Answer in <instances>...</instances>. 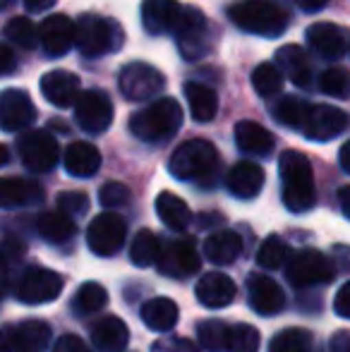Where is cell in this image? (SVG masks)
I'll list each match as a JSON object with an SVG mask.
<instances>
[{
  "mask_svg": "<svg viewBox=\"0 0 350 352\" xmlns=\"http://www.w3.org/2000/svg\"><path fill=\"white\" fill-rule=\"evenodd\" d=\"M278 173H281V197L288 211L305 213L317 201V187H314V175L309 158L300 151L281 153L278 158Z\"/></svg>",
  "mask_w": 350,
  "mask_h": 352,
  "instance_id": "obj_1",
  "label": "cell"
},
{
  "mask_svg": "<svg viewBox=\"0 0 350 352\" xmlns=\"http://www.w3.org/2000/svg\"><path fill=\"white\" fill-rule=\"evenodd\" d=\"M219 151L206 140H190L171 153L168 170L180 182H199L211 185L219 173Z\"/></svg>",
  "mask_w": 350,
  "mask_h": 352,
  "instance_id": "obj_2",
  "label": "cell"
},
{
  "mask_svg": "<svg viewBox=\"0 0 350 352\" xmlns=\"http://www.w3.org/2000/svg\"><path fill=\"white\" fill-rule=\"evenodd\" d=\"M182 125V108L175 98H156L146 108L137 111L130 120V132L140 142L164 144Z\"/></svg>",
  "mask_w": 350,
  "mask_h": 352,
  "instance_id": "obj_3",
  "label": "cell"
},
{
  "mask_svg": "<svg viewBox=\"0 0 350 352\" xmlns=\"http://www.w3.org/2000/svg\"><path fill=\"white\" fill-rule=\"evenodd\" d=\"M228 17L240 32L276 38L288 29V14L274 0H240L230 5Z\"/></svg>",
  "mask_w": 350,
  "mask_h": 352,
  "instance_id": "obj_4",
  "label": "cell"
},
{
  "mask_svg": "<svg viewBox=\"0 0 350 352\" xmlns=\"http://www.w3.org/2000/svg\"><path fill=\"white\" fill-rule=\"evenodd\" d=\"M77 51L85 58H101L122 46V29L116 19L98 17V14H82L77 19Z\"/></svg>",
  "mask_w": 350,
  "mask_h": 352,
  "instance_id": "obj_5",
  "label": "cell"
},
{
  "mask_svg": "<svg viewBox=\"0 0 350 352\" xmlns=\"http://www.w3.org/2000/svg\"><path fill=\"white\" fill-rule=\"evenodd\" d=\"M333 264L317 250H298L285 259V278L295 287L327 285L333 280Z\"/></svg>",
  "mask_w": 350,
  "mask_h": 352,
  "instance_id": "obj_6",
  "label": "cell"
},
{
  "mask_svg": "<svg viewBox=\"0 0 350 352\" xmlns=\"http://www.w3.org/2000/svg\"><path fill=\"white\" fill-rule=\"evenodd\" d=\"M177 51L185 60H199L209 48V22L199 8H182V14L177 19L175 29Z\"/></svg>",
  "mask_w": 350,
  "mask_h": 352,
  "instance_id": "obj_7",
  "label": "cell"
},
{
  "mask_svg": "<svg viewBox=\"0 0 350 352\" xmlns=\"http://www.w3.org/2000/svg\"><path fill=\"white\" fill-rule=\"evenodd\" d=\"M51 338V326L46 321L27 319L0 329V352H46Z\"/></svg>",
  "mask_w": 350,
  "mask_h": 352,
  "instance_id": "obj_8",
  "label": "cell"
},
{
  "mask_svg": "<svg viewBox=\"0 0 350 352\" xmlns=\"http://www.w3.org/2000/svg\"><path fill=\"white\" fill-rule=\"evenodd\" d=\"M166 87V77L149 63H130L120 70L118 89L127 101H149Z\"/></svg>",
  "mask_w": 350,
  "mask_h": 352,
  "instance_id": "obj_9",
  "label": "cell"
},
{
  "mask_svg": "<svg viewBox=\"0 0 350 352\" xmlns=\"http://www.w3.org/2000/svg\"><path fill=\"white\" fill-rule=\"evenodd\" d=\"M127 237V223L113 211L98 213L87 228V245L96 256H113L122 250Z\"/></svg>",
  "mask_w": 350,
  "mask_h": 352,
  "instance_id": "obj_10",
  "label": "cell"
},
{
  "mask_svg": "<svg viewBox=\"0 0 350 352\" xmlns=\"http://www.w3.org/2000/svg\"><path fill=\"white\" fill-rule=\"evenodd\" d=\"M65 278L51 269H41V266H32L27 269L17 280V300L24 305H46V302L56 300L63 292Z\"/></svg>",
  "mask_w": 350,
  "mask_h": 352,
  "instance_id": "obj_11",
  "label": "cell"
},
{
  "mask_svg": "<svg viewBox=\"0 0 350 352\" xmlns=\"http://www.w3.org/2000/svg\"><path fill=\"white\" fill-rule=\"evenodd\" d=\"M19 158H22L24 168L32 173H48L56 168L58 158H61V148L58 140L48 130H32L19 140L17 144Z\"/></svg>",
  "mask_w": 350,
  "mask_h": 352,
  "instance_id": "obj_12",
  "label": "cell"
},
{
  "mask_svg": "<svg viewBox=\"0 0 350 352\" xmlns=\"http://www.w3.org/2000/svg\"><path fill=\"white\" fill-rule=\"evenodd\" d=\"M75 118L77 125L87 135H101L111 127L113 122V103L106 91L101 89H87L80 94L75 103Z\"/></svg>",
  "mask_w": 350,
  "mask_h": 352,
  "instance_id": "obj_13",
  "label": "cell"
},
{
  "mask_svg": "<svg viewBox=\"0 0 350 352\" xmlns=\"http://www.w3.org/2000/svg\"><path fill=\"white\" fill-rule=\"evenodd\" d=\"M199 252H197L195 237H177L161 250V256L156 261L161 276L168 278H190L199 271Z\"/></svg>",
  "mask_w": 350,
  "mask_h": 352,
  "instance_id": "obj_14",
  "label": "cell"
},
{
  "mask_svg": "<svg viewBox=\"0 0 350 352\" xmlns=\"http://www.w3.org/2000/svg\"><path fill=\"white\" fill-rule=\"evenodd\" d=\"M39 43L46 51V56H65L77 43V24L67 14H51L39 27Z\"/></svg>",
  "mask_w": 350,
  "mask_h": 352,
  "instance_id": "obj_15",
  "label": "cell"
},
{
  "mask_svg": "<svg viewBox=\"0 0 350 352\" xmlns=\"http://www.w3.org/2000/svg\"><path fill=\"white\" fill-rule=\"evenodd\" d=\"M36 118V106L24 89H5L0 94V127L5 132H19Z\"/></svg>",
  "mask_w": 350,
  "mask_h": 352,
  "instance_id": "obj_16",
  "label": "cell"
},
{
  "mask_svg": "<svg viewBox=\"0 0 350 352\" xmlns=\"http://www.w3.org/2000/svg\"><path fill=\"white\" fill-rule=\"evenodd\" d=\"M348 116L346 111L333 106H312L307 113V120L303 125V135L312 142H329L346 132Z\"/></svg>",
  "mask_w": 350,
  "mask_h": 352,
  "instance_id": "obj_17",
  "label": "cell"
},
{
  "mask_svg": "<svg viewBox=\"0 0 350 352\" xmlns=\"http://www.w3.org/2000/svg\"><path fill=\"white\" fill-rule=\"evenodd\" d=\"M248 295L250 307L262 316H274L283 311L285 307V292L274 278L262 274H252L248 278Z\"/></svg>",
  "mask_w": 350,
  "mask_h": 352,
  "instance_id": "obj_18",
  "label": "cell"
},
{
  "mask_svg": "<svg viewBox=\"0 0 350 352\" xmlns=\"http://www.w3.org/2000/svg\"><path fill=\"white\" fill-rule=\"evenodd\" d=\"M41 94L58 108H70L80 98V77L67 70H51L41 77Z\"/></svg>",
  "mask_w": 350,
  "mask_h": 352,
  "instance_id": "obj_19",
  "label": "cell"
},
{
  "mask_svg": "<svg viewBox=\"0 0 350 352\" xmlns=\"http://www.w3.org/2000/svg\"><path fill=\"white\" fill-rule=\"evenodd\" d=\"M235 283L230 276L219 274V271H211V274L201 276L195 285V295L199 300L201 307H209V309H223L230 302L235 300Z\"/></svg>",
  "mask_w": 350,
  "mask_h": 352,
  "instance_id": "obj_20",
  "label": "cell"
},
{
  "mask_svg": "<svg viewBox=\"0 0 350 352\" xmlns=\"http://www.w3.org/2000/svg\"><path fill=\"white\" fill-rule=\"evenodd\" d=\"M182 14V5L177 0H144L142 3V24L146 34H171Z\"/></svg>",
  "mask_w": 350,
  "mask_h": 352,
  "instance_id": "obj_21",
  "label": "cell"
},
{
  "mask_svg": "<svg viewBox=\"0 0 350 352\" xmlns=\"http://www.w3.org/2000/svg\"><path fill=\"white\" fill-rule=\"evenodd\" d=\"M91 343L98 352H122L130 343V331L120 316H101L91 326Z\"/></svg>",
  "mask_w": 350,
  "mask_h": 352,
  "instance_id": "obj_22",
  "label": "cell"
},
{
  "mask_svg": "<svg viewBox=\"0 0 350 352\" xmlns=\"http://www.w3.org/2000/svg\"><path fill=\"white\" fill-rule=\"evenodd\" d=\"M226 187L238 199H254L264 187V170L262 166L252 161H240L226 175Z\"/></svg>",
  "mask_w": 350,
  "mask_h": 352,
  "instance_id": "obj_23",
  "label": "cell"
},
{
  "mask_svg": "<svg viewBox=\"0 0 350 352\" xmlns=\"http://www.w3.org/2000/svg\"><path fill=\"white\" fill-rule=\"evenodd\" d=\"M43 199L41 185L22 177H0V209L32 206Z\"/></svg>",
  "mask_w": 350,
  "mask_h": 352,
  "instance_id": "obj_24",
  "label": "cell"
},
{
  "mask_svg": "<svg viewBox=\"0 0 350 352\" xmlns=\"http://www.w3.org/2000/svg\"><path fill=\"white\" fill-rule=\"evenodd\" d=\"M63 166L72 177H91L101 168V151L89 142H72L65 148Z\"/></svg>",
  "mask_w": 350,
  "mask_h": 352,
  "instance_id": "obj_25",
  "label": "cell"
},
{
  "mask_svg": "<svg viewBox=\"0 0 350 352\" xmlns=\"http://www.w3.org/2000/svg\"><path fill=\"white\" fill-rule=\"evenodd\" d=\"M276 65L281 67V72H285V77L295 84V87L307 89L312 84V67H309L307 53L300 46H281L276 51Z\"/></svg>",
  "mask_w": 350,
  "mask_h": 352,
  "instance_id": "obj_26",
  "label": "cell"
},
{
  "mask_svg": "<svg viewBox=\"0 0 350 352\" xmlns=\"http://www.w3.org/2000/svg\"><path fill=\"white\" fill-rule=\"evenodd\" d=\"M307 41L327 60H338L346 53V36L338 27L329 22H317L307 29Z\"/></svg>",
  "mask_w": 350,
  "mask_h": 352,
  "instance_id": "obj_27",
  "label": "cell"
},
{
  "mask_svg": "<svg viewBox=\"0 0 350 352\" xmlns=\"http://www.w3.org/2000/svg\"><path fill=\"white\" fill-rule=\"evenodd\" d=\"M235 144L248 156H269L274 151V135L259 122L243 120L235 125Z\"/></svg>",
  "mask_w": 350,
  "mask_h": 352,
  "instance_id": "obj_28",
  "label": "cell"
},
{
  "mask_svg": "<svg viewBox=\"0 0 350 352\" xmlns=\"http://www.w3.org/2000/svg\"><path fill=\"white\" fill-rule=\"evenodd\" d=\"M140 316L146 329L156 331V333H168L177 324L180 309H177V305L171 297H154V300H146L142 305Z\"/></svg>",
  "mask_w": 350,
  "mask_h": 352,
  "instance_id": "obj_29",
  "label": "cell"
},
{
  "mask_svg": "<svg viewBox=\"0 0 350 352\" xmlns=\"http://www.w3.org/2000/svg\"><path fill=\"white\" fill-rule=\"evenodd\" d=\"M204 254H206V259L216 266L233 264V261L243 254V240H240V235L233 230H219L206 237Z\"/></svg>",
  "mask_w": 350,
  "mask_h": 352,
  "instance_id": "obj_30",
  "label": "cell"
},
{
  "mask_svg": "<svg viewBox=\"0 0 350 352\" xmlns=\"http://www.w3.org/2000/svg\"><path fill=\"white\" fill-rule=\"evenodd\" d=\"M36 230L43 240L53 242V245H63V242L72 240L77 232V223L72 216H67L65 211H46L39 216Z\"/></svg>",
  "mask_w": 350,
  "mask_h": 352,
  "instance_id": "obj_31",
  "label": "cell"
},
{
  "mask_svg": "<svg viewBox=\"0 0 350 352\" xmlns=\"http://www.w3.org/2000/svg\"><path fill=\"white\" fill-rule=\"evenodd\" d=\"M185 96L190 103V113L197 122H211L219 113V96L214 89L204 87L199 82H187L185 84Z\"/></svg>",
  "mask_w": 350,
  "mask_h": 352,
  "instance_id": "obj_32",
  "label": "cell"
},
{
  "mask_svg": "<svg viewBox=\"0 0 350 352\" xmlns=\"http://www.w3.org/2000/svg\"><path fill=\"white\" fill-rule=\"evenodd\" d=\"M156 216L161 218L166 228L175 232H182L192 221V213H190V206L185 204V199H180L173 192H161L156 197Z\"/></svg>",
  "mask_w": 350,
  "mask_h": 352,
  "instance_id": "obj_33",
  "label": "cell"
},
{
  "mask_svg": "<svg viewBox=\"0 0 350 352\" xmlns=\"http://www.w3.org/2000/svg\"><path fill=\"white\" fill-rule=\"evenodd\" d=\"M161 242L156 237V232L151 230H140L132 240L130 247V261L137 266V269H149L151 264H156L161 256Z\"/></svg>",
  "mask_w": 350,
  "mask_h": 352,
  "instance_id": "obj_34",
  "label": "cell"
},
{
  "mask_svg": "<svg viewBox=\"0 0 350 352\" xmlns=\"http://www.w3.org/2000/svg\"><path fill=\"white\" fill-rule=\"evenodd\" d=\"M106 305H108V292H106V287L96 280L82 283L80 290L75 292V302H72V307H75V311L80 316L96 314V311L103 309Z\"/></svg>",
  "mask_w": 350,
  "mask_h": 352,
  "instance_id": "obj_35",
  "label": "cell"
},
{
  "mask_svg": "<svg viewBox=\"0 0 350 352\" xmlns=\"http://www.w3.org/2000/svg\"><path fill=\"white\" fill-rule=\"evenodd\" d=\"M309 103L303 101L298 96H283L274 108V118L281 122V125L290 127V130H303L305 120H307L309 113Z\"/></svg>",
  "mask_w": 350,
  "mask_h": 352,
  "instance_id": "obj_36",
  "label": "cell"
},
{
  "mask_svg": "<svg viewBox=\"0 0 350 352\" xmlns=\"http://www.w3.org/2000/svg\"><path fill=\"white\" fill-rule=\"evenodd\" d=\"M197 338H199L201 348L209 352H223L228 350L230 338V326L219 319H206L197 326Z\"/></svg>",
  "mask_w": 350,
  "mask_h": 352,
  "instance_id": "obj_37",
  "label": "cell"
},
{
  "mask_svg": "<svg viewBox=\"0 0 350 352\" xmlns=\"http://www.w3.org/2000/svg\"><path fill=\"white\" fill-rule=\"evenodd\" d=\"M252 87L262 98L278 96L281 89H283V72H281V67L271 65V63H262L252 72Z\"/></svg>",
  "mask_w": 350,
  "mask_h": 352,
  "instance_id": "obj_38",
  "label": "cell"
},
{
  "mask_svg": "<svg viewBox=\"0 0 350 352\" xmlns=\"http://www.w3.org/2000/svg\"><path fill=\"white\" fill-rule=\"evenodd\" d=\"M269 352H312V333L305 329H285L274 336Z\"/></svg>",
  "mask_w": 350,
  "mask_h": 352,
  "instance_id": "obj_39",
  "label": "cell"
},
{
  "mask_svg": "<svg viewBox=\"0 0 350 352\" xmlns=\"http://www.w3.org/2000/svg\"><path fill=\"white\" fill-rule=\"evenodd\" d=\"M5 38L12 41L17 48L32 51V48H36V43H39V29L34 27L32 19L12 17L8 24H5Z\"/></svg>",
  "mask_w": 350,
  "mask_h": 352,
  "instance_id": "obj_40",
  "label": "cell"
},
{
  "mask_svg": "<svg viewBox=\"0 0 350 352\" xmlns=\"http://www.w3.org/2000/svg\"><path fill=\"white\" fill-rule=\"evenodd\" d=\"M288 245H285L283 240H281L278 235H269L266 240L259 245V252H257V264L262 266V269H281L283 266V261L288 259Z\"/></svg>",
  "mask_w": 350,
  "mask_h": 352,
  "instance_id": "obj_41",
  "label": "cell"
},
{
  "mask_svg": "<svg viewBox=\"0 0 350 352\" xmlns=\"http://www.w3.org/2000/svg\"><path fill=\"white\" fill-rule=\"evenodd\" d=\"M24 256H27V245L19 237H5L0 242V274L12 276L22 266Z\"/></svg>",
  "mask_w": 350,
  "mask_h": 352,
  "instance_id": "obj_42",
  "label": "cell"
},
{
  "mask_svg": "<svg viewBox=\"0 0 350 352\" xmlns=\"http://www.w3.org/2000/svg\"><path fill=\"white\" fill-rule=\"evenodd\" d=\"M262 336L254 326L250 324H235L230 326L228 338V352H259Z\"/></svg>",
  "mask_w": 350,
  "mask_h": 352,
  "instance_id": "obj_43",
  "label": "cell"
},
{
  "mask_svg": "<svg viewBox=\"0 0 350 352\" xmlns=\"http://www.w3.org/2000/svg\"><path fill=\"white\" fill-rule=\"evenodd\" d=\"M319 89L327 96L346 98L350 94V72L343 70V67H331L319 77Z\"/></svg>",
  "mask_w": 350,
  "mask_h": 352,
  "instance_id": "obj_44",
  "label": "cell"
},
{
  "mask_svg": "<svg viewBox=\"0 0 350 352\" xmlns=\"http://www.w3.org/2000/svg\"><path fill=\"white\" fill-rule=\"evenodd\" d=\"M98 201L106 209H120V206H125L130 201V190L122 182H106L98 190Z\"/></svg>",
  "mask_w": 350,
  "mask_h": 352,
  "instance_id": "obj_45",
  "label": "cell"
},
{
  "mask_svg": "<svg viewBox=\"0 0 350 352\" xmlns=\"http://www.w3.org/2000/svg\"><path fill=\"white\" fill-rule=\"evenodd\" d=\"M58 209L65 211L67 216L77 218V216H85L89 211V197L85 192H63L58 197Z\"/></svg>",
  "mask_w": 350,
  "mask_h": 352,
  "instance_id": "obj_46",
  "label": "cell"
},
{
  "mask_svg": "<svg viewBox=\"0 0 350 352\" xmlns=\"http://www.w3.org/2000/svg\"><path fill=\"white\" fill-rule=\"evenodd\" d=\"M151 352H199L187 338H159Z\"/></svg>",
  "mask_w": 350,
  "mask_h": 352,
  "instance_id": "obj_47",
  "label": "cell"
},
{
  "mask_svg": "<svg viewBox=\"0 0 350 352\" xmlns=\"http://www.w3.org/2000/svg\"><path fill=\"white\" fill-rule=\"evenodd\" d=\"M53 352H91V350H89V345L82 338L67 333V336H61V338L56 340Z\"/></svg>",
  "mask_w": 350,
  "mask_h": 352,
  "instance_id": "obj_48",
  "label": "cell"
},
{
  "mask_svg": "<svg viewBox=\"0 0 350 352\" xmlns=\"http://www.w3.org/2000/svg\"><path fill=\"white\" fill-rule=\"evenodd\" d=\"M333 311L341 319H350V280H346L338 287L336 297H333Z\"/></svg>",
  "mask_w": 350,
  "mask_h": 352,
  "instance_id": "obj_49",
  "label": "cell"
},
{
  "mask_svg": "<svg viewBox=\"0 0 350 352\" xmlns=\"http://www.w3.org/2000/svg\"><path fill=\"white\" fill-rule=\"evenodd\" d=\"M14 67H17V60H14L12 48L5 46V43H0V77L14 72Z\"/></svg>",
  "mask_w": 350,
  "mask_h": 352,
  "instance_id": "obj_50",
  "label": "cell"
},
{
  "mask_svg": "<svg viewBox=\"0 0 350 352\" xmlns=\"http://www.w3.org/2000/svg\"><path fill=\"white\" fill-rule=\"evenodd\" d=\"M331 352H350V331H338L331 338Z\"/></svg>",
  "mask_w": 350,
  "mask_h": 352,
  "instance_id": "obj_51",
  "label": "cell"
},
{
  "mask_svg": "<svg viewBox=\"0 0 350 352\" xmlns=\"http://www.w3.org/2000/svg\"><path fill=\"white\" fill-rule=\"evenodd\" d=\"M22 3L29 12H46L56 5V0H22Z\"/></svg>",
  "mask_w": 350,
  "mask_h": 352,
  "instance_id": "obj_52",
  "label": "cell"
},
{
  "mask_svg": "<svg viewBox=\"0 0 350 352\" xmlns=\"http://www.w3.org/2000/svg\"><path fill=\"white\" fill-rule=\"evenodd\" d=\"M338 206H341V211H343V216L350 221V185L346 187H341L338 190Z\"/></svg>",
  "mask_w": 350,
  "mask_h": 352,
  "instance_id": "obj_53",
  "label": "cell"
},
{
  "mask_svg": "<svg viewBox=\"0 0 350 352\" xmlns=\"http://www.w3.org/2000/svg\"><path fill=\"white\" fill-rule=\"evenodd\" d=\"M295 3H298L300 10H305V12H319V10L327 8L329 0H295Z\"/></svg>",
  "mask_w": 350,
  "mask_h": 352,
  "instance_id": "obj_54",
  "label": "cell"
},
{
  "mask_svg": "<svg viewBox=\"0 0 350 352\" xmlns=\"http://www.w3.org/2000/svg\"><path fill=\"white\" fill-rule=\"evenodd\" d=\"M338 161H341V168L346 173H350V140L343 144L341 151H338Z\"/></svg>",
  "mask_w": 350,
  "mask_h": 352,
  "instance_id": "obj_55",
  "label": "cell"
},
{
  "mask_svg": "<svg viewBox=\"0 0 350 352\" xmlns=\"http://www.w3.org/2000/svg\"><path fill=\"white\" fill-rule=\"evenodd\" d=\"M10 161V151H8V146L5 144H0V166H5V163Z\"/></svg>",
  "mask_w": 350,
  "mask_h": 352,
  "instance_id": "obj_56",
  "label": "cell"
},
{
  "mask_svg": "<svg viewBox=\"0 0 350 352\" xmlns=\"http://www.w3.org/2000/svg\"><path fill=\"white\" fill-rule=\"evenodd\" d=\"M14 5V0H0V12H3V10H10Z\"/></svg>",
  "mask_w": 350,
  "mask_h": 352,
  "instance_id": "obj_57",
  "label": "cell"
}]
</instances>
